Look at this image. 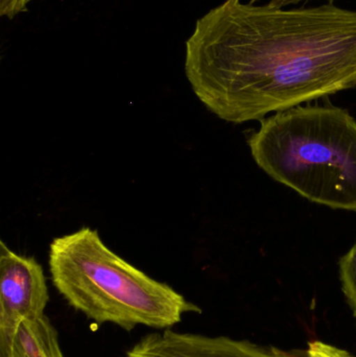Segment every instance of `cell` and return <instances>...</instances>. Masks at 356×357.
Instances as JSON below:
<instances>
[{
    "label": "cell",
    "instance_id": "cell-7",
    "mask_svg": "<svg viewBox=\"0 0 356 357\" xmlns=\"http://www.w3.org/2000/svg\"><path fill=\"white\" fill-rule=\"evenodd\" d=\"M339 266L343 291L356 319V245L341 258Z\"/></svg>",
    "mask_w": 356,
    "mask_h": 357
},
{
    "label": "cell",
    "instance_id": "cell-10",
    "mask_svg": "<svg viewBox=\"0 0 356 357\" xmlns=\"http://www.w3.org/2000/svg\"><path fill=\"white\" fill-rule=\"evenodd\" d=\"M257 1V0H252V2ZM311 1V0H270L271 3L275 4V6H281V8H286V6H295V4L301 3V2ZM325 1L332 2L334 0H325Z\"/></svg>",
    "mask_w": 356,
    "mask_h": 357
},
{
    "label": "cell",
    "instance_id": "cell-4",
    "mask_svg": "<svg viewBox=\"0 0 356 357\" xmlns=\"http://www.w3.org/2000/svg\"><path fill=\"white\" fill-rule=\"evenodd\" d=\"M48 301L41 264L0 241V331H12L24 321L45 316Z\"/></svg>",
    "mask_w": 356,
    "mask_h": 357
},
{
    "label": "cell",
    "instance_id": "cell-5",
    "mask_svg": "<svg viewBox=\"0 0 356 357\" xmlns=\"http://www.w3.org/2000/svg\"><path fill=\"white\" fill-rule=\"evenodd\" d=\"M125 357H299L274 347H263L248 341L198 333H163L144 335Z\"/></svg>",
    "mask_w": 356,
    "mask_h": 357
},
{
    "label": "cell",
    "instance_id": "cell-8",
    "mask_svg": "<svg viewBox=\"0 0 356 357\" xmlns=\"http://www.w3.org/2000/svg\"><path fill=\"white\" fill-rule=\"evenodd\" d=\"M307 356V357H353L345 350L318 341L309 344Z\"/></svg>",
    "mask_w": 356,
    "mask_h": 357
},
{
    "label": "cell",
    "instance_id": "cell-1",
    "mask_svg": "<svg viewBox=\"0 0 356 357\" xmlns=\"http://www.w3.org/2000/svg\"><path fill=\"white\" fill-rule=\"evenodd\" d=\"M185 75L228 123L259 121L356 86V12L225 0L186 41Z\"/></svg>",
    "mask_w": 356,
    "mask_h": 357
},
{
    "label": "cell",
    "instance_id": "cell-9",
    "mask_svg": "<svg viewBox=\"0 0 356 357\" xmlns=\"http://www.w3.org/2000/svg\"><path fill=\"white\" fill-rule=\"evenodd\" d=\"M31 1L33 0H0V16L14 19L21 13L26 12Z\"/></svg>",
    "mask_w": 356,
    "mask_h": 357
},
{
    "label": "cell",
    "instance_id": "cell-3",
    "mask_svg": "<svg viewBox=\"0 0 356 357\" xmlns=\"http://www.w3.org/2000/svg\"><path fill=\"white\" fill-rule=\"evenodd\" d=\"M274 180L334 209L356 211V121L334 107H295L263 119L249 138Z\"/></svg>",
    "mask_w": 356,
    "mask_h": 357
},
{
    "label": "cell",
    "instance_id": "cell-6",
    "mask_svg": "<svg viewBox=\"0 0 356 357\" xmlns=\"http://www.w3.org/2000/svg\"><path fill=\"white\" fill-rule=\"evenodd\" d=\"M0 357H64L59 335L47 317L24 321L12 331H0Z\"/></svg>",
    "mask_w": 356,
    "mask_h": 357
},
{
    "label": "cell",
    "instance_id": "cell-2",
    "mask_svg": "<svg viewBox=\"0 0 356 357\" xmlns=\"http://www.w3.org/2000/svg\"><path fill=\"white\" fill-rule=\"evenodd\" d=\"M52 281L67 303L98 324L125 331L137 326L169 329L196 304L155 280L105 245L98 230L83 227L56 237L48 254Z\"/></svg>",
    "mask_w": 356,
    "mask_h": 357
}]
</instances>
